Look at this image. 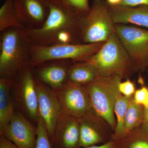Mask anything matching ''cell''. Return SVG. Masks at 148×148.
<instances>
[{
	"label": "cell",
	"instance_id": "e0dca14e",
	"mask_svg": "<svg viewBox=\"0 0 148 148\" xmlns=\"http://www.w3.org/2000/svg\"><path fill=\"white\" fill-rule=\"evenodd\" d=\"M13 78H0V134L8 125L14 115V99L11 92Z\"/></svg>",
	"mask_w": 148,
	"mask_h": 148
},
{
	"label": "cell",
	"instance_id": "9c48e42d",
	"mask_svg": "<svg viewBox=\"0 0 148 148\" xmlns=\"http://www.w3.org/2000/svg\"><path fill=\"white\" fill-rule=\"evenodd\" d=\"M13 79L14 100L29 119L37 125L39 117L38 98L32 65H25Z\"/></svg>",
	"mask_w": 148,
	"mask_h": 148
},
{
	"label": "cell",
	"instance_id": "5b68a950",
	"mask_svg": "<svg viewBox=\"0 0 148 148\" xmlns=\"http://www.w3.org/2000/svg\"><path fill=\"white\" fill-rule=\"evenodd\" d=\"M104 43L58 44L48 46L31 45L30 64L34 66L56 59H70L74 62L86 61L99 50Z\"/></svg>",
	"mask_w": 148,
	"mask_h": 148
},
{
	"label": "cell",
	"instance_id": "277c9868",
	"mask_svg": "<svg viewBox=\"0 0 148 148\" xmlns=\"http://www.w3.org/2000/svg\"><path fill=\"white\" fill-rule=\"evenodd\" d=\"M87 61L97 68L101 76L116 75L123 79L128 77L135 71L129 56L115 32Z\"/></svg>",
	"mask_w": 148,
	"mask_h": 148
},
{
	"label": "cell",
	"instance_id": "4316f807",
	"mask_svg": "<svg viewBox=\"0 0 148 148\" xmlns=\"http://www.w3.org/2000/svg\"><path fill=\"white\" fill-rule=\"evenodd\" d=\"M119 5L129 7L148 6V0H122Z\"/></svg>",
	"mask_w": 148,
	"mask_h": 148
},
{
	"label": "cell",
	"instance_id": "30bf717a",
	"mask_svg": "<svg viewBox=\"0 0 148 148\" xmlns=\"http://www.w3.org/2000/svg\"><path fill=\"white\" fill-rule=\"evenodd\" d=\"M70 59L49 60L32 66L35 79L54 90L68 82L69 68L73 63Z\"/></svg>",
	"mask_w": 148,
	"mask_h": 148
},
{
	"label": "cell",
	"instance_id": "5bb4252c",
	"mask_svg": "<svg viewBox=\"0 0 148 148\" xmlns=\"http://www.w3.org/2000/svg\"><path fill=\"white\" fill-rule=\"evenodd\" d=\"M53 148H80L78 120L61 112L56 126Z\"/></svg>",
	"mask_w": 148,
	"mask_h": 148
},
{
	"label": "cell",
	"instance_id": "7c38bea8",
	"mask_svg": "<svg viewBox=\"0 0 148 148\" xmlns=\"http://www.w3.org/2000/svg\"><path fill=\"white\" fill-rule=\"evenodd\" d=\"M18 148H35L37 132L36 127L21 113L15 112L9 124L1 134Z\"/></svg>",
	"mask_w": 148,
	"mask_h": 148
},
{
	"label": "cell",
	"instance_id": "83f0119b",
	"mask_svg": "<svg viewBox=\"0 0 148 148\" xmlns=\"http://www.w3.org/2000/svg\"><path fill=\"white\" fill-rule=\"evenodd\" d=\"M84 148H121L119 141L111 140L100 146H92Z\"/></svg>",
	"mask_w": 148,
	"mask_h": 148
},
{
	"label": "cell",
	"instance_id": "d6986e66",
	"mask_svg": "<svg viewBox=\"0 0 148 148\" xmlns=\"http://www.w3.org/2000/svg\"><path fill=\"white\" fill-rule=\"evenodd\" d=\"M144 108L135 103L132 95L130 101L124 121L125 137L144 123Z\"/></svg>",
	"mask_w": 148,
	"mask_h": 148
},
{
	"label": "cell",
	"instance_id": "d4e9b609",
	"mask_svg": "<svg viewBox=\"0 0 148 148\" xmlns=\"http://www.w3.org/2000/svg\"><path fill=\"white\" fill-rule=\"evenodd\" d=\"M135 103L143 106L144 108H148V88L143 86L135 91L133 95Z\"/></svg>",
	"mask_w": 148,
	"mask_h": 148
},
{
	"label": "cell",
	"instance_id": "484cf974",
	"mask_svg": "<svg viewBox=\"0 0 148 148\" xmlns=\"http://www.w3.org/2000/svg\"><path fill=\"white\" fill-rule=\"evenodd\" d=\"M118 88L120 93L127 97L132 96L136 91L135 84L128 79L123 82H121L119 84Z\"/></svg>",
	"mask_w": 148,
	"mask_h": 148
},
{
	"label": "cell",
	"instance_id": "2e32d148",
	"mask_svg": "<svg viewBox=\"0 0 148 148\" xmlns=\"http://www.w3.org/2000/svg\"><path fill=\"white\" fill-rule=\"evenodd\" d=\"M109 10L115 24H129L148 29V6H111Z\"/></svg>",
	"mask_w": 148,
	"mask_h": 148
},
{
	"label": "cell",
	"instance_id": "cb8c5ba5",
	"mask_svg": "<svg viewBox=\"0 0 148 148\" xmlns=\"http://www.w3.org/2000/svg\"><path fill=\"white\" fill-rule=\"evenodd\" d=\"M70 6L81 14L82 16L86 15L90 10L88 0H65Z\"/></svg>",
	"mask_w": 148,
	"mask_h": 148
},
{
	"label": "cell",
	"instance_id": "4dcf8cb0",
	"mask_svg": "<svg viewBox=\"0 0 148 148\" xmlns=\"http://www.w3.org/2000/svg\"><path fill=\"white\" fill-rule=\"evenodd\" d=\"M122 0H107L108 3L111 6L119 5Z\"/></svg>",
	"mask_w": 148,
	"mask_h": 148
},
{
	"label": "cell",
	"instance_id": "8992f818",
	"mask_svg": "<svg viewBox=\"0 0 148 148\" xmlns=\"http://www.w3.org/2000/svg\"><path fill=\"white\" fill-rule=\"evenodd\" d=\"M115 32L109 9L101 0H94L90 11L81 21L82 43L105 42Z\"/></svg>",
	"mask_w": 148,
	"mask_h": 148
},
{
	"label": "cell",
	"instance_id": "f1b7e54d",
	"mask_svg": "<svg viewBox=\"0 0 148 148\" xmlns=\"http://www.w3.org/2000/svg\"><path fill=\"white\" fill-rule=\"evenodd\" d=\"M0 148H18L10 140L3 135H0Z\"/></svg>",
	"mask_w": 148,
	"mask_h": 148
},
{
	"label": "cell",
	"instance_id": "44dd1931",
	"mask_svg": "<svg viewBox=\"0 0 148 148\" xmlns=\"http://www.w3.org/2000/svg\"><path fill=\"white\" fill-rule=\"evenodd\" d=\"M119 141L121 148H148V127L143 123Z\"/></svg>",
	"mask_w": 148,
	"mask_h": 148
},
{
	"label": "cell",
	"instance_id": "ba28073f",
	"mask_svg": "<svg viewBox=\"0 0 148 148\" xmlns=\"http://www.w3.org/2000/svg\"><path fill=\"white\" fill-rule=\"evenodd\" d=\"M54 91L62 113L77 119L98 117L92 110L89 95L84 85L68 81L62 88Z\"/></svg>",
	"mask_w": 148,
	"mask_h": 148
},
{
	"label": "cell",
	"instance_id": "8fae6325",
	"mask_svg": "<svg viewBox=\"0 0 148 148\" xmlns=\"http://www.w3.org/2000/svg\"><path fill=\"white\" fill-rule=\"evenodd\" d=\"M36 86L39 116L45 125L51 143L56 123L61 112V106L54 90L36 80Z\"/></svg>",
	"mask_w": 148,
	"mask_h": 148
},
{
	"label": "cell",
	"instance_id": "ac0fdd59",
	"mask_svg": "<svg viewBox=\"0 0 148 148\" xmlns=\"http://www.w3.org/2000/svg\"><path fill=\"white\" fill-rule=\"evenodd\" d=\"M99 76L98 69L88 61L73 62L69 68L68 81L76 84L86 85Z\"/></svg>",
	"mask_w": 148,
	"mask_h": 148
},
{
	"label": "cell",
	"instance_id": "52a82bcc",
	"mask_svg": "<svg viewBox=\"0 0 148 148\" xmlns=\"http://www.w3.org/2000/svg\"><path fill=\"white\" fill-rule=\"evenodd\" d=\"M117 36L135 71L148 69V29L129 24H115Z\"/></svg>",
	"mask_w": 148,
	"mask_h": 148
},
{
	"label": "cell",
	"instance_id": "f546056e",
	"mask_svg": "<svg viewBox=\"0 0 148 148\" xmlns=\"http://www.w3.org/2000/svg\"><path fill=\"white\" fill-rule=\"evenodd\" d=\"M144 123L148 127V108H144Z\"/></svg>",
	"mask_w": 148,
	"mask_h": 148
},
{
	"label": "cell",
	"instance_id": "7a4b0ae2",
	"mask_svg": "<svg viewBox=\"0 0 148 148\" xmlns=\"http://www.w3.org/2000/svg\"><path fill=\"white\" fill-rule=\"evenodd\" d=\"M21 28H10L1 32L0 78H14L30 64L31 44Z\"/></svg>",
	"mask_w": 148,
	"mask_h": 148
},
{
	"label": "cell",
	"instance_id": "9a60e30c",
	"mask_svg": "<svg viewBox=\"0 0 148 148\" xmlns=\"http://www.w3.org/2000/svg\"><path fill=\"white\" fill-rule=\"evenodd\" d=\"M81 147L86 148L112 140V135L107 131L100 118H84L79 119Z\"/></svg>",
	"mask_w": 148,
	"mask_h": 148
},
{
	"label": "cell",
	"instance_id": "6da1fadb",
	"mask_svg": "<svg viewBox=\"0 0 148 148\" xmlns=\"http://www.w3.org/2000/svg\"><path fill=\"white\" fill-rule=\"evenodd\" d=\"M49 8L47 19L41 28H22L30 44L48 46L58 44H81L80 24L83 17L65 0H45Z\"/></svg>",
	"mask_w": 148,
	"mask_h": 148
},
{
	"label": "cell",
	"instance_id": "ffe728a7",
	"mask_svg": "<svg viewBox=\"0 0 148 148\" xmlns=\"http://www.w3.org/2000/svg\"><path fill=\"white\" fill-rule=\"evenodd\" d=\"M132 96L127 97L120 93L117 98L114 107V112L117 119L116 125L112 135V140L119 141L124 138L125 117Z\"/></svg>",
	"mask_w": 148,
	"mask_h": 148
},
{
	"label": "cell",
	"instance_id": "3957f363",
	"mask_svg": "<svg viewBox=\"0 0 148 148\" xmlns=\"http://www.w3.org/2000/svg\"><path fill=\"white\" fill-rule=\"evenodd\" d=\"M122 78L116 75L101 76L84 85L90 98L92 110L114 131L116 125L114 116L115 103L120 92L119 84Z\"/></svg>",
	"mask_w": 148,
	"mask_h": 148
},
{
	"label": "cell",
	"instance_id": "7402d4cb",
	"mask_svg": "<svg viewBox=\"0 0 148 148\" xmlns=\"http://www.w3.org/2000/svg\"><path fill=\"white\" fill-rule=\"evenodd\" d=\"M15 27L23 28L17 16L13 0H5L0 8V32Z\"/></svg>",
	"mask_w": 148,
	"mask_h": 148
},
{
	"label": "cell",
	"instance_id": "4fadbf2b",
	"mask_svg": "<svg viewBox=\"0 0 148 148\" xmlns=\"http://www.w3.org/2000/svg\"><path fill=\"white\" fill-rule=\"evenodd\" d=\"M17 16L23 28L39 29L47 19L49 10L45 0H13Z\"/></svg>",
	"mask_w": 148,
	"mask_h": 148
},
{
	"label": "cell",
	"instance_id": "603a6c76",
	"mask_svg": "<svg viewBox=\"0 0 148 148\" xmlns=\"http://www.w3.org/2000/svg\"><path fill=\"white\" fill-rule=\"evenodd\" d=\"M36 127L37 136L35 148H53L45 125L39 116Z\"/></svg>",
	"mask_w": 148,
	"mask_h": 148
}]
</instances>
